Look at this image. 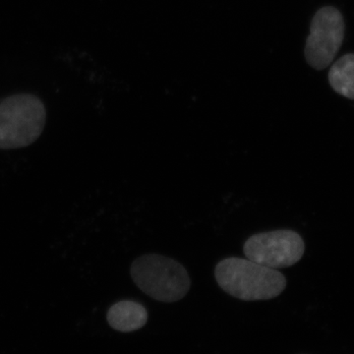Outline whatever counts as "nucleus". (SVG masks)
<instances>
[{
    "mask_svg": "<svg viewBox=\"0 0 354 354\" xmlns=\"http://www.w3.org/2000/svg\"><path fill=\"white\" fill-rule=\"evenodd\" d=\"M247 259L257 264L283 269L297 264L304 257V239L295 230H279L254 234L243 246Z\"/></svg>",
    "mask_w": 354,
    "mask_h": 354,
    "instance_id": "39448f33",
    "label": "nucleus"
},
{
    "mask_svg": "<svg viewBox=\"0 0 354 354\" xmlns=\"http://www.w3.org/2000/svg\"><path fill=\"white\" fill-rule=\"evenodd\" d=\"M106 319L114 330L123 333L134 332L146 325L148 312L138 302L122 300L109 309Z\"/></svg>",
    "mask_w": 354,
    "mask_h": 354,
    "instance_id": "423d86ee",
    "label": "nucleus"
},
{
    "mask_svg": "<svg viewBox=\"0 0 354 354\" xmlns=\"http://www.w3.org/2000/svg\"><path fill=\"white\" fill-rule=\"evenodd\" d=\"M215 277L225 292L245 301L272 299L279 297L286 286L281 272L236 257L221 260L216 265Z\"/></svg>",
    "mask_w": 354,
    "mask_h": 354,
    "instance_id": "f257e3e1",
    "label": "nucleus"
},
{
    "mask_svg": "<svg viewBox=\"0 0 354 354\" xmlns=\"http://www.w3.org/2000/svg\"><path fill=\"white\" fill-rule=\"evenodd\" d=\"M329 83L337 94L354 101V53L344 55L332 65Z\"/></svg>",
    "mask_w": 354,
    "mask_h": 354,
    "instance_id": "0eeeda50",
    "label": "nucleus"
},
{
    "mask_svg": "<svg viewBox=\"0 0 354 354\" xmlns=\"http://www.w3.org/2000/svg\"><path fill=\"white\" fill-rule=\"evenodd\" d=\"M130 274L135 285L158 301L183 299L190 288V278L183 265L158 254H148L132 263Z\"/></svg>",
    "mask_w": 354,
    "mask_h": 354,
    "instance_id": "7ed1b4c3",
    "label": "nucleus"
},
{
    "mask_svg": "<svg viewBox=\"0 0 354 354\" xmlns=\"http://www.w3.org/2000/svg\"><path fill=\"white\" fill-rule=\"evenodd\" d=\"M346 36V23L339 9L325 6L312 18L310 34L305 44L307 64L313 69L324 70L333 64Z\"/></svg>",
    "mask_w": 354,
    "mask_h": 354,
    "instance_id": "20e7f679",
    "label": "nucleus"
},
{
    "mask_svg": "<svg viewBox=\"0 0 354 354\" xmlns=\"http://www.w3.org/2000/svg\"><path fill=\"white\" fill-rule=\"evenodd\" d=\"M46 111L36 95L19 94L0 101V149L24 148L44 131Z\"/></svg>",
    "mask_w": 354,
    "mask_h": 354,
    "instance_id": "f03ea898",
    "label": "nucleus"
}]
</instances>
